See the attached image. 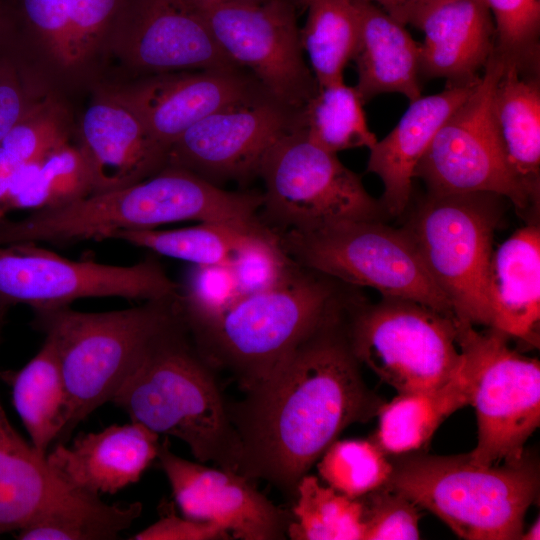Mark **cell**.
<instances>
[{"label": "cell", "mask_w": 540, "mask_h": 540, "mask_svg": "<svg viewBox=\"0 0 540 540\" xmlns=\"http://www.w3.org/2000/svg\"><path fill=\"white\" fill-rule=\"evenodd\" d=\"M189 4H191L196 9L202 11L209 6L219 2L220 0H186Z\"/></svg>", "instance_id": "47"}, {"label": "cell", "mask_w": 540, "mask_h": 540, "mask_svg": "<svg viewBox=\"0 0 540 540\" xmlns=\"http://www.w3.org/2000/svg\"><path fill=\"white\" fill-rule=\"evenodd\" d=\"M264 218L277 233L308 231L351 220H382L380 200L337 154L295 128L267 152L258 169Z\"/></svg>", "instance_id": "10"}, {"label": "cell", "mask_w": 540, "mask_h": 540, "mask_svg": "<svg viewBox=\"0 0 540 540\" xmlns=\"http://www.w3.org/2000/svg\"><path fill=\"white\" fill-rule=\"evenodd\" d=\"M157 459L186 518L219 527L240 540L287 538L291 513L275 505L244 475L176 455L167 439Z\"/></svg>", "instance_id": "17"}, {"label": "cell", "mask_w": 540, "mask_h": 540, "mask_svg": "<svg viewBox=\"0 0 540 540\" xmlns=\"http://www.w3.org/2000/svg\"><path fill=\"white\" fill-rule=\"evenodd\" d=\"M384 485L436 515L461 539L519 540L539 493V465L528 451L516 462L479 465L469 454L417 451L389 456Z\"/></svg>", "instance_id": "3"}, {"label": "cell", "mask_w": 540, "mask_h": 540, "mask_svg": "<svg viewBox=\"0 0 540 540\" xmlns=\"http://www.w3.org/2000/svg\"><path fill=\"white\" fill-rule=\"evenodd\" d=\"M316 464L326 485L352 499L384 486L392 472L390 457L371 439H337Z\"/></svg>", "instance_id": "35"}, {"label": "cell", "mask_w": 540, "mask_h": 540, "mask_svg": "<svg viewBox=\"0 0 540 540\" xmlns=\"http://www.w3.org/2000/svg\"><path fill=\"white\" fill-rule=\"evenodd\" d=\"M363 104L355 86L344 81L318 87L296 111L295 129L331 153L370 149L378 139L367 124Z\"/></svg>", "instance_id": "30"}, {"label": "cell", "mask_w": 540, "mask_h": 540, "mask_svg": "<svg viewBox=\"0 0 540 540\" xmlns=\"http://www.w3.org/2000/svg\"><path fill=\"white\" fill-rule=\"evenodd\" d=\"M230 267L241 296L277 288L301 268L271 228L250 234L234 252Z\"/></svg>", "instance_id": "39"}, {"label": "cell", "mask_w": 540, "mask_h": 540, "mask_svg": "<svg viewBox=\"0 0 540 540\" xmlns=\"http://www.w3.org/2000/svg\"><path fill=\"white\" fill-rule=\"evenodd\" d=\"M90 494L64 483L11 425L0 403V534L80 504Z\"/></svg>", "instance_id": "23"}, {"label": "cell", "mask_w": 540, "mask_h": 540, "mask_svg": "<svg viewBox=\"0 0 540 540\" xmlns=\"http://www.w3.org/2000/svg\"><path fill=\"white\" fill-rule=\"evenodd\" d=\"M278 235L286 252L304 268L455 317L402 228L377 219L351 220Z\"/></svg>", "instance_id": "8"}, {"label": "cell", "mask_w": 540, "mask_h": 540, "mask_svg": "<svg viewBox=\"0 0 540 540\" xmlns=\"http://www.w3.org/2000/svg\"><path fill=\"white\" fill-rule=\"evenodd\" d=\"M93 192L94 184L88 161L78 144L69 141L41 161L17 168L8 196L7 210L58 208Z\"/></svg>", "instance_id": "29"}, {"label": "cell", "mask_w": 540, "mask_h": 540, "mask_svg": "<svg viewBox=\"0 0 540 540\" xmlns=\"http://www.w3.org/2000/svg\"><path fill=\"white\" fill-rule=\"evenodd\" d=\"M136 76L237 66L186 0H121L107 47Z\"/></svg>", "instance_id": "14"}, {"label": "cell", "mask_w": 540, "mask_h": 540, "mask_svg": "<svg viewBox=\"0 0 540 540\" xmlns=\"http://www.w3.org/2000/svg\"><path fill=\"white\" fill-rule=\"evenodd\" d=\"M217 43L277 102L300 109L317 91L293 0L219 1L201 11Z\"/></svg>", "instance_id": "13"}, {"label": "cell", "mask_w": 540, "mask_h": 540, "mask_svg": "<svg viewBox=\"0 0 540 540\" xmlns=\"http://www.w3.org/2000/svg\"><path fill=\"white\" fill-rule=\"evenodd\" d=\"M142 504H107L91 496L84 502L43 514L16 531L20 540H111L141 515Z\"/></svg>", "instance_id": "34"}, {"label": "cell", "mask_w": 540, "mask_h": 540, "mask_svg": "<svg viewBox=\"0 0 540 540\" xmlns=\"http://www.w3.org/2000/svg\"><path fill=\"white\" fill-rule=\"evenodd\" d=\"M1 4H2V0H0V15H1Z\"/></svg>", "instance_id": "50"}, {"label": "cell", "mask_w": 540, "mask_h": 540, "mask_svg": "<svg viewBox=\"0 0 540 540\" xmlns=\"http://www.w3.org/2000/svg\"><path fill=\"white\" fill-rule=\"evenodd\" d=\"M255 232L262 231H249L222 223L200 222L196 226L173 230L122 231L116 234L114 239L193 265H230L237 248Z\"/></svg>", "instance_id": "33"}, {"label": "cell", "mask_w": 540, "mask_h": 540, "mask_svg": "<svg viewBox=\"0 0 540 540\" xmlns=\"http://www.w3.org/2000/svg\"><path fill=\"white\" fill-rule=\"evenodd\" d=\"M91 89V101L79 121L77 144L91 169L93 193L130 186L165 168L167 150L141 118L99 87Z\"/></svg>", "instance_id": "18"}, {"label": "cell", "mask_w": 540, "mask_h": 540, "mask_svg": "<svg viewBox=\"0 0 540 540\" xmlns=\"http://www.w3.org/2000/svg\"><path fill=\"white\" fill-rule=\"evenodd\" d=\"M470 387L463 361L461 370L437 388L398 393L380 407L379 425L371 440L388 456L420 450L446 418L470 404Z\"/></svg>", "instance_id": "27"}, {"label": "cell", "mask_w": 540, "mask_h": 540, "mask_svg": "<svg viewBox=\"0 0 540 540\" xmlns=\"http://www.w3.org/2000/svg\"><path fill=\"white\" fill-rule=\"evenodd\" d=\"M157 433L131 421L80 434L66 446L58 442L46 455L51 470L68 486L100 497L138 482L157 459Z\"/></svg>", "instance_id": "19"}, {"label": "cell", "mask_w": 540, "mask_h": 540, "mask_svg": "<svg viewBox=\"0 0 540 540\" xmlns=\"http://www.w3.org/2000/svg\"><path fill=\"white\" fill-rule=\"evenodd\" d=\"M363 540H415L420 538V508L386 486L359 497Z\"/></svg>", "instance_id": "41"}, {"label": "cell", "mask_w": 540, "mask_h": 540, "mask_svg": "<svg viewBox=\"0 0 540 540\" xmlns=\"http://www.w3.org/2000/svg\"><path fill=\"white\" fill-rule=\"evenodd\" d=\"M479 81L446 85L437 94L421 96L410 102L392 131L369 149L367 171L382 181L380 202L385 214L399 216L406 210L419 160L439 128L472 94Z\"/></svg>", "instance_id": "22"}, {"label": "cell", "mask_w": 540, "mask_h": 540, "mask_svg": "<svg viewBox=\"0 0 540 540\" xmlns=\"http://www.w3.org/2000/svg\"><path fill=\"white\" fill-rule=\"evenodd\" d=\"M504 63L495 53L472 94L448 117L419 160L414 178L436 195L493 193L519 210L533 206L506 166L491 118V95Z\"/></svg>", "instance_id": "12"}, {"label": "cell", "mask_w": 540, "mask_h": 540, "mask_svg": "<svg viewBox=\"0 0 540 540\" xmlns=\"http://www.w3.org/2000/svg\"><path fill=\"white\" fill-rule=\"evenodd\" d=\"M72 115L60 93L40 98L1 141L0 147L19 166L39 162L71 141Z\"/></svg>", "instance_id": "37"}, {"label": "cell", "mask_w": 540, "mask_h": 540, "mask_svg": "<svg viewBox=\"0 0 540 540\" xmlns=\"http://www.w3.org/2000/svg\"><path fill=\"white\" fill-rule=\"evenodd\" d=\"M342 295L274 369L228 404L242 444L238 473L295 497L299 480L348 426L384 403L366 385L346 328Z\"/></svg>", "instance_id": "1"}, {"label": "cell", "mask_w": 540, "mask_h": 540, "mask_svg": "<svg viewBox=\"0 0 540 540\" xmlns=\"http://www.w3.org/2000/svg\"><path fill=\"white\" fill-rule=\"evenodd\" d=\"M492 323L510 337L536 344L540 321V229L531 224L492 252L489 267ZM538 337V336H537Z\"/></svg>", "instance_id": "26"}, {"label": "cell", "mask_w": 540, "mask_h": 540, "mask_svg": "<svg viewBox=\"0 0 540 540\" xmlns=\"http://www.w3.org/2000/svg\"><path fill=\"white\" fill-rule=\"evenodd\" d=\"M410 24L424 34L420 76L446 85L480 80L495 51V27L483 0H426Z\"/></svg>", "instance_id": "20"}, {"label": "cell", "mask_w": 540, "mask_h": 540, "mask_svg": "<svg viewBox=\"0 0 540 540\" xmlns=\"http://www.w3.org/2000/svg\"><path fill=\"white\" fill-rule=\"evenodd\" d=\"M225 1V0H220ZM239 1H253V2H259V1H266V0H239ZM295 3H298V0H293Z\"/></svg>", "instance_id": "49"}, {"label": "cell", "mask_w": 540, "mask_h": 540, "mask_svg": "<svg viewBox=\"0 0 540 540\" xmlns=\"http://www.w3.org/2000/svg\"><path fill=\"white\" fill-rule=\"evenodd\" d=\"M121 0H68L73 85L100 81Z\"/></svg>", "instance_id": "36"}, {"label": "cell", "mask_w": 540, "mask_h": 540, "mask_svg": "<svg viewBox=\"0 0 540 540\" xmlns=\"http://www.w3.org/2000/svg\"><path fill=\"white\" fill-rule=\"evenodd\" d=\"M287 537L293 540H363L362 504L309 473L298 482Z\"/></svg>", "instance_id": "32"}, {"label": "cell", "mask_w": 540, "mask_h": 540, "mask_svg": "<svg viewBox=\"0 0 540 540\" xmlns=\"http://www.w3.org/2000/svg\"><path fill=\"white\" fill-rule=\"evenodd\" d=\"M19 165L0 147V221L7 211V200L14 174Z\"/></svg>", "instance_id": "45"}, {"label": "cell", "mask_w": 540, "mask_h": 540, "mask_svg": "<svg viewBox=\"0 0 540 540\" xmlns=\"http://www.w3.org/2000/svg\"><path fill=\"white\" fill-rule=\"evenodd\" d=\"M495 27V53L504 63L540 73V0H483Z\"/></svg>", "instance_id": "38"}, {"label": "cell", "mask_w": 540, "mask_h": 540, "mask_svg": "<svg viewBox=\"0 0 540 540\" xmlns=\"http://www.w3.org/2000/svg\"><path fill=\"white\" fill-rule=\"evenodd\" d=\"M296 111L265 95L212 113L171 144L166 166L214 184L257 174L267 152L295 128Z\"/></svg>", "instance_id": "15"}, {"label": "cell", "mask_w": 540, "mask_h": 540, "mask_svg": "<svg viewBox=\"0 0 540 540\" xmlns=\"http://www.w3.org/2000/svg\"><path fill=\"white\" fill-rule=\"evenodd\" d=\"M504 197L428 193L402 228L455 318L490 327L489 267Z\"/></svg>", "instance_id": "6"}, {"label": "cell", "mask_w": 540, "mask_h": 540, "mask_svg": "<svg viewBox=\"0 0 540 540\" xmlns=\"http://www.w3.org/2000/svg\"><path fill=\"white\" fill-rule=\"evenodd\" d=\"M540 539V521L539 517L530 525L527 531L523 530L520 540H539Z\"/></svg>", "instance_id": "46"}, {"label": "cell", "mask_w": 540, "mask_h": 540, "mask_svg": "<svg viewBox=\"0 0 540 540\" xmlns=\"http://www.w3.org/2000/svg\"><path fill=\"white\" fill-rule=\"evenodd\" d=\"M180 285L154 258L129 266L63 258L35 243L0 246V308L33 311L70 306L81 298L148 301L176 297Z\"/></svg>", "instance_id": "11"}, {"label": "cell", "mask_w": 540, "mask_h": 540, "mask_svg": "<svg viewBox=\"0 0 540 540\" xmlns=\"http://www.w3.org/2000/svg\"><path fill=\"white\" fill-rule=\"evenodd\" d=\"M240 293L230 265H193L178 296L179 314L185 325L210 319L233 304Z\"/></svg>", "instance_id": "40"}, {"label": "cell", "mask_w": 540, "mask_h": 540, "mask_svg": "<svg viewBox=\"0 0 540 540\" xmlns=\"http://www.w3.org/2000/svg\"><path fill=\"white\" fill-rule=\"evenodd\" d=\"M373 3L404 25L410 21L426 0H363Z\"/></svg>", "instance_id": "44"}, {"label": "cell", "mask_w": 540, "mask_h": 540, "mask_svg": "<svg viewBox=\"0 0 540 540\" xmlns=\"http://www.w3.org/2000/svg\"><path fill=\"white\" fill-rule=\"evenodd\" d=\"M346 328L359 363L398 393L437 388L462 368L456 318L419 303L348 296Z\"/></svg>", "instance_id": "7"}, {"label": "cell", "mask_w": 540, "mask_h": 540, "mask_svg": "<svg viewBox=\"0 0 540 540\" xmlns=\"http://www.w3.org/2000/svg\"><path fill=\"white\" fill-rule=\"evenodd\" d=\"M457 344L469 372L478 438L468 453L476 464L516 462L540 425V364L512 349L509 337L456 319Z\"/></svg>", "instance_id": "9"}, {"label": "cell", "mask_w": 540, "mask_h": 540, "mask_svg": "<svg viewBox=\"0 0 540 540\" xmlns=\"http://www.w3.org/2000/svg\"><path fill=\"white\" fill-rule=\"evenodd\" d=\"M48 93L31 86L13 63L0 57V143L29 109Z\"/></svg>", "instance_id": "42"}, {"label": "cell", "mask_w": 540, "mask_h": 540, "mask_svg": "<svg viewBox=\"0 0 540 540\" xmlns=\"http://www.w3.org/2000/svg\"><path fill=\"white\" fill-rule=\"evenodd\" d=\"M112 402L131 421L183 441L198 462L238 472L242 444L214 369L178 313L156 337Z\"/></svg>", "instance_id": "2"}, {"label": "cell", "mask_w": 540, "mask_h": 540, "mask_svg": "<svg viewBox=\"0 0 540 540\" xmlns=\"http://www.w3.org/2000/svg\"><path fill=\"white\" fill-rule=\"evenodd\" d=\"M0 57L41 90L73 85L68 0L2 1Z\"/></svg>", "instance_id": "21"}, {"label": "cell", "mask_w": 540, "mask_h": 540, "mask_svg": "<svg viewBox=\"0 0 540 540\" xmlns=\"http://www.w3.org/2000/svg\"><path fill=\"white\" fill-rule=\"evenodd\" d=\"M178 296L108 312L70 306L34 311V327L55 345L69 399V420L60 442L113 400L156 337L177 317Z\"/></svg>", "instance_id": "4"}, {"label": "cell", "mask_w": 540, "mask_h": 540, "mask_svg": "<svg viewBox=\"0 0 540 540\" xmlns=\"http://www.w3.org/2000/svg\"><path fill=\"white\" fill-rule=\"evenodd\" d=\"M354 2L358 40L352 60L358 73L355 88L363 103L382 93H399L409 102L421 97V43L379 6Z\"/></svg>", "instance_id": "24"}, {"label": "cell", "mask_w": 540, "mask_h": 540, "mask_svg": "<svg viewBox=\"0 0 540 540\" xmlns=\"http://www.w3.org/2000/svg\"><path fill=\"white\" fill-rule=\"evenodd\" d=\"M172 503L164 501L160 517L152 525L138 532L134 540H225L231 536L219 527L179 516Z\"/></svg>", "instance_id": "43"}, {"label": "cell", "mask_w": 540, "mask_h": 540, "mask_svg": "<svg viewBox=\"0 0 540 540\" xmlns=\"http://www.w3.org/2000/svg\"><path fill=\"white\" fill-rule=\"evenodd\" d=\"M307 9L300 30L304 52L318 87L344 81L358 40V15L354 0H298Z\"/></svg>", "instance_id": "31"}, {"label": "cell", "mask_w": 540, "mask_h": 540, "mask_svg": "<svg viewBox=\"0 0 540 540\" xmlns=\"http://www.w3.org/2000/svg\"><path fill=\"white\" fill-rule=\"evenodd\" d=\"M490 110L506 166L533 207H538L540 73L504 63L492 90Z\"/></svg>", "instance_id": "25"}, {"label": "cell", "mask_w": 540, "mask_h": 540, "mask_svg": "<svg viewBox=\"0 0 540 540\" xmlns=\"http://www.w3.org/2000/svg\"><path fill=\"white\" fill-rule=\"evenodd\" d=\"M336 282L301 266L285 284L240 296L220 314L184 326L205 361L230 373L247 392L338 301Z\"/></svg>", "instance_id": "5"}, {"label": "cell", "mask_w": 540, "mask_h": 540, "mask_svg": "<svg viewBox=\"0 0 540 540\" xmlns=\"http://www.w3.org/2000/svg\"><path fill=\"white\" fill-rule=\"evenodd\" d=\"M12 403L29 434L31 445L46 457L60 442L69 420V399L53 341L45 336L38 353L18 371L3 374Z\"/></svg>", "instance_id": "28"}, {"label": "cell", "mask_w": 540, "mask_h": 540, "mask_svg": "<svg viewBox=\"0 0 540 540\" xmlns=\"http://www.w3.org/2000/svg\"><path fill=\"white\" fill-rule=\"evenodd\" d=\"M7 311L0 308V337Z\"/></svg>", "instance_id": "48"}, {"label": "cell", "mask_w": 540, "mask_h": 540, "mask_svg": "<svg viewBox=\"0 0 540 540\" xmlns=\"http://www.w3.org/2000/svg\"><path fill=\"white\" fill-rule=\"evenodd\" d=\"M238 69L158 73L93 86L130 107L168 152L183 132L208 115L268 95Z\"/></svg>", "instance_id": "16"}]
</instances>
